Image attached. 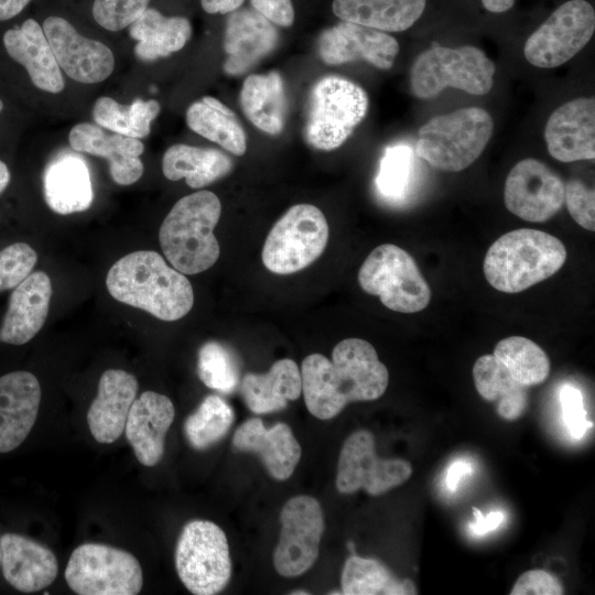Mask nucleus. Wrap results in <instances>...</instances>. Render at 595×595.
<instances>
[{
	"instance_id": "f257e3e1",
	"label": "nucleus",
	"mask_w": 595,
	"mask_h": 595,
	"mask_svg": "<svg viewBox=\"0 0 595 595\" xmlns=\"http://www.w3.org/2000/svg\"><path fill=\"white\" fill-rule=\"evenodd\" d=\"M302 392L309 412L329 420L350 402L380 398L389 382L387 367L374 346L361 338H346L333 349L332 360L311 354L301 366Z\"/></svg>"
},
{
	"instance_id": "f03ea898",
	"label": "nucleus",
	"mask_w": 595,
	"mask_h": 595,
	"mask_svg": "<svg viewBox=\"0 0 595 595\" xmlns=\"http://www.w3.org/2000/svg\"><path fill=\"white\" fill-rule=\"evenodd\" d=\"M106 284L117 301L166 322L184 317L194 303L188 279L155 251L140 250L122 257L109 269Z\"/></svg>"
},
{
	"instance_id": "7ed1b4c3",
	"label": "nucleus",
	"mask_w": 595,
	"mask_h": 595,
	"mask_svg": "<svg viewBox=\"0 0 595 595\" xmlns=\"http://www.w3.org/2000/svg\"><path fill=\"white\" fill-rule=\"evenodd\" d=\"M220 213V201L209 191L195 192L174 204L159 231L161 249L174 269L196 274L215 264L220 250L214 228Z\"/></svg>"
},
{
	"instance_id": "20e7f679",
	"label": "nucleus",
	"mask_w": 595,
	"mask_h": 595,
	"mask_svg": "<svg viewBox=\"0 0 595 595\" xmlns=\"http://www.w3.org/2000/svg\"><path fill=\"white\" fill-rule=\"evenodd\" d=\"M565 260L566 249L559 238L521 228L500 236L489 247L484 274L494 289L518 293L552 277Z\"/></svg>"
},
{
	"instance_id": "39448f33",
	"label": "nucleus",
	"mask_w": 595,
	"mask_h": 595,
	"mask_svg": "<svg viewBox=\"0 0 595 595\" xmlns=\"http://www.w3.org/2000/svg\"><path fill=\"white\" fill-rule=\"evenodd\" d=\"M493 129V118L486 110L457 109L436 116L420 128L415 153L437 170L458 172L478 159Z\"/></svg>"
},
{
	"instance_id": "423d86ee",
	"label": "nucleus",
	"mask_w": 595,
	"mask_h": 595,
	"mask_svg": "<svg viewBox=\"0 0 595 595\" xmlns=\"http://www.w3.org/2000/svg\"><path fill=\"white\" fill-rule=\"evenodd\" d=\"M369 100L356 83L335 75L317 80L309 95L303 137L314 149L339 148L367 115Z\"/></svg>"
},
{
	"instance_id": "0eeeda50",
	"label": "nucleus",
	"mask_w": 595,
	"mask_h": 595,
	"mask_svg": "<svg viewBox=\"0 0 595 595\" xmlns=\"http://www.w3.org/2000/svg\"><path fill=\"white\" fill-rule=\"evenodd\" d=\"M495 64L475 46H434L421 53L411 67L412 94L421 99L435 97L446 87L472 95H485L493 87Z\"/></svg>"
},
{
	"instance_id": "6e6552de",
	"label": "nucleus",
	"mask_w": 595,
	"mask_h": 595,
	"mask_svg": "<svg viewBox=\"0 0 595 595\" xmlns=\"http://www.w3.org/2000/svg\"><path fill=\"white\" fill-rule=\"evenodd\" d=\"M361 289L399 313H416L431 300V290L415 260L402 248L383 244L366 258L358 272Z\"/></svg>"
},
{
	"instance_id": "1a4fd4ad",
	"label": "nucleus",
	"mask_w": 595,
	"mask_h": 595,
	"mask_svg": "<svg viewBox=\"0 0 595 595\" xmlns=\"http://www.w3.org/2000/svg\"><path fill=\"white\" fill-rule=\"evenodd\" d=\"M175 567L192 594L221 592L231 576L229 547L223 529L209 520L186 523L176 543Z\"/></svg>"
},
{
	"instance_id": "9d476101",
	"label": "nucleus",
	"mask_w": 595,
	"mask_h": 595,
	"mask_svg": "<svg viewBox=\"0 0 595 595\" xmlns=\"http://www.w3.org/2000/svg\"><path fill=\"white\" fill-rule=\"evenodd\" d=\"M328 224L311 204L290 207L273 225L262 248L264 267L277 274H291L313 263L325 250Z\"/></svg>"
},
{
	"instance_id": "9b49d317",
	"label": "nucleus",
	"mask_w": 595,
	"mask_h": 595,
	"mask_svg": "<svg viewBox=\"0 0 595 595\" xmlns=\"http://www.w3.org/2000/svg\"><path fill=\"white\" fill-rule=\"evenodd\" d=\"M69 588L79 595H136L143 585L139 561L131 553L101 543H84L65 569Z\"/></svg>"
},
{
	"instance_id": "f8f14e48",
	"label": "nucleus",
	"mask_w": 595,
	"mask_h": 595,
	"mask_svg": "<svg viewBox=\"0 0 595 595\" xmlns=\"http://www.w3.org/2000/svg\"><path fill=\"white\" fill-rule=\"evenodd\" d=\"M595 30L594 8L585 0L561 4L527 40L526 60L541 68L558 67L575 56Z\"/></svg>"
},
{
	"instance_id": "ddd939ff",
	"label": "nucleus",
	"mask_w": 595,
	"mask_h": 595,
	"mask_svg": "<svg viewBox=\"0 0 595 595\" xmlns=\"http://www.w3.org/2000/svg\"><path fill=\"white\" fill-rule=\"evenodd\" d=\"M411 474L412 465L408 461L377 456L372 433L359 430L351 433L342 446L336 488L342 494L364 489L378 496L405 483Z\"/></svg>"
},
{
	"instance_id": "4468645a",
	"label": "nucleus",
	"mask_w": 595,
	"mask_h": 595,
	"mask_svg": "<svg viewBox=\"0 0 595 595\" xmlns=\"http://www.w3.org/2000/svg\"><path fill=\"white\" fill-rule=\"evenodd\" d=\"M281 532L273 553L275 571L284 577H295L316 562L324 532V515L320 502L311 496H296L280 513Z\"/></svg>"
},
{
	"instance_id": "2eb2a0df",
	"label": "nucleus",
	"mask_w": 595,
	"mask_h": 595,
	"mask_svg": "<svg viewBox=\"0 0 595 595\" xmlns=\"http://www.w3.org/2000/svg\"><path fill=\"white\" fill-rule=\"evenodd\" d=\"M507 209L519 218L542 223L553 217L564 204V183L539 160L518 162L509 172L504 188Z\"/></svg>"
},
{
	"instance_id": "dca6fc26",
	"label": "nucleus",
	"mask_w": 595,
	"mask_h": 595,
	"mask_svg": "<svg viewBox=\"0 0 595 595\" xmlns=\"http://www.w3.org/2000/svg\"><path fill=\"white\" fill-rule=\"evenodd\" d=\"M43 31L58 66L72 79L95 84L108 78L115 67L111 50L104 43L80 35L65 19L50 17Z\"/></svg>"
},
{
	"instance_id": "f3484780",
	"label": "nucleus",
	"mask_w": 595,
	"mask_h": 595,
	"mask_svg": "<svg viewBox=\"0 0 595 595\" xmlns=\"http://www.w3.org/2000/svg\"><path fill=\"white\" fill-rule=\"evenodd\" d=\"M317 51L328 65L363 60L377 68L389 69L399 53V44L382 31L342 21L320 34Z\"/></svg>"
},
{
	"instance_id": "a211bd4d",
	"label": "nucleus",
	"mask_w": 595,
	"mask_h": 595,
	"mask_svg": "<svg viewBox=\"0 0 595 595\" xmlns=\"http://www.w3.org/2000/svg\"><path fill=\"white\" fill-rule=\"evenodd\" d=\"M544 140L551 156L561 162L595 158V101L576 98L556 108L549 117Z\"/></svg>"
},
{
	"instance_id": "6ab92c4d",
	"label": "nucleus",
	"mask_w": 595,
	"mask_h": 595,
	"mask_svg": "<svg viewBox=\"0 0 595 595\" xmlns=\"http://www.w3.org/2000/svg\"><path fill=\"white\" fill-rule=\"evenodd\" d=\"M279 42L273 23L258 11L237 9L227 18L224 32V72L241 75L269 55Z\"/></svg>"
},
{
	"instance_id": "aec40b11",
	"label": "nucleus",
	"mask_w": 595,
	"mask_h": 595,
	"mask_svg": "<svg viewBox=\"0 0 595 595\" xmlns=\"http://www.w3.org/2000/svg\"><path fill=\"white\" fill-rule=\"evenodd\" d=\"M41 387L23 370L0 377V453L19 447L31 432L39 413Z\"/></svg>"
},
{
	"instance_id": "412c9836",
	"label": "nucleus",
	"mask_w": 595,
	"mask_h": 595,
	"mask_svg": "<svg viewBox=\"0 0 595 595\" xmlns=\"http://www.w3.org/2000/svg\"><path fill=\"white\" fill-rule=\"evenodd\" d=\"M174 415V405L164 394L145 391L133 401L125 430L127 440L142 465L151 467L162 459L165 435Z\"/></svg>"
},
{
	"instance_id": "4be33fe9",
	"label": "nucleus",
	"mask_w": 595,
	"mask_h": 595,
	"mask_svg": "<svg viewBox=\"0 0 595 595\" xmlns=\"http://www.w3.org/2000/svg\"><path fill=\"white\" fill-rule=\"evenodd\" d=\"M232 446L239 452L257 454L268 473L278 480L288 479L301 458V446L291 428L279 422L267 429L259 418H251L238 426Z\"/></svg>"
},
{
	"instance_id": "5701e85b",
	"label": "nucleus",
	"mask_w": 595,
	"mask_h": 595,
	"mask_svg": "<svg viewBox=\"0 0 595 595\" xmlns=\"http://www.w3.org/2000/svg\"><path fill=\"white\" fill-rule=\"evenodd\" d=\"M137 392L133 375L121 369H108L101 375L97 396L87 412V423L97 442L110 444L119 439Z\"/></svg>"
},
{
	"instance_id": "b1692460",
	"label": "nucleus",
	"mask_w": 595,
	"mask_h": 595,
	"mask_svg": "<svg viewBox=\"0 0 595 595\" xmlns=\"http://www.w3.org/2000/svg\"><path fill=\"white\" fill-rule=\"evenodd\" d=\"M68 141L75 151L107 159L110 175L119 185H131L143 174L140 155L144 144L139 139L109 134L98 126L83 122L72 128Z\"/></svg>"
},
{
	"instance_id": "393cba45",
	"label": "nucleus",
	"mask_w": 595,
	"mask_h": 595,
	"mask_svg": "<svg viewBox=\"0 0 595 595\" xmlns=\"http://www.w3.org/2000/svg\"><path fill=\"white\" fill-rule=\"evenodd\" d=\"M0 542L2 573L12 587L33 593L54 582L57 560L47 547L17 533L3 534Z\"/></svg>"
},
{
	"instance_id": "a878e982",
	"label": "nucleus",
	"mask_w": 595,
	"mask_h": 595,
	"mask_svg": "<svg viewBox=\"0 0 595 595\" xmlns=\"http://www.w3.org/2000/svg\"><path fill=\"white\" fill-rule=\"evenodd\" d=\"M52 296V284L43 271L30 273L14 288L0 327V342L23 345L43 327Z\"/></svg>"
},
{
	"instance_id": "bb28decb",
	"label": "nucleus",
	"mask_w": 595,
	"mask_h": 595,
	"mask_svg": "<svg viewBox=\"0 0 595 595\" xmlns=\"http://www.w3.org/2000/svg\"><path fill=\"white\" fill-rule=\"evenodd\" d=\"M3 45L12 60L23 65L32 80L40 89L60 93L64 88V79L40 24L25 20L21 26L8 30L3 35Z\"/></svg>"
},
{
	"instance_id": "cd10ccee",
	"label": "nucleus",
	"mask_w": 595,
	"mask_h": 595,
	"mask_svg": "<svg viewBox=\"0 0 595 595\" xmlns=\"http://www.w3.org/2000/svg\"><path fill=\"white\" fill-rule=\"evenodd\" d=\"M43 185L46 204L57 214L83 212L93 203L89 170L79 155L55 158L45 170Z\"/></svg>"
},
{
	"instance_id": "c85d7f7f",
	"label": "nucleus",
	"mask_w": 595,
	"mask_h": 595,
	"mask_svg": "<svg viewBox=\"0 0 595 595\" xmlns=\"http://www.w3.org/2000/svg\"><path fill=\"white\" fill-rule=\"evenodd\" d=\"M240 392L256 414L283 410L289 400H296L302 393L301 370L292 359L277 360L266 374H246Z\"/></svg>"
},
{
	"instance_id": "c756f323",
	"label": "nucleus",
	"mask_w": 595,
	"mask_h": 595,
	"mask_svg": "<svg viewBox=\"0 0 595 595\" xmlns=\"http://www.w3.org/2000/svg\"><path fill=\"white\" fill-rule=\"evenodd\" d=\"M240 106L258 129L279 134L285 125L288 101L284 84L277 72L248 76L240 90Z\"/></svg>"
},
{
	"instance_id": "7c9ffc66",
	"label": "nucleus",
	"mask_w": 595,
	"mask_h": 595,
	"mask_svg": "<svg viewBox=\"0 0 595 595\" xmlns=\"http://www.w3.org/2000/svg\"><path fill=\"white\" fill-rule=\"evenodd\" d=\"M426 0H334V14L342 21L378 31L401 32L414 24Z\"/></svg>"
},
{
	"instance_id": "2f4dec72",
	"label": "nucleus",
	"mask_w": 595,
	"mask_h": 595,
	"mask_svg": "<svg viewBox=\"0 0 595 595\" xmlns=\"http://www.w3.org/2000/svg\"><path fill=\"white\" fill-rule=\"evenodd\" d=\"M129 34L137 41V57L151 62L183 48L192 34V26L186 18L165 17L156 9L148 8L129 25Z\"/></svg>"
},
{
	"instance_id": "473e14b6",
	"label": "nucleus",
	"mask_w": 595,
	"mask_h": 595,
	"mask_svg": "<svg viewBox=\"0 0 595 595\" xmlns=\"http://www.w3.org/2000/svg\"><path fill=\"white\" fill-rule=\"evenodd\" d=\"M232 166V160L217 149L187 144L170 147L162 158L164 176L171 181L184 177L192 188H202L226 176Z\"/></svg>"
},
{
	"instance_id": "72a5a7b5",
	"label": "nucleus",
	"mask_w": 595,
	"mask_h": 595,
	"mask_svg": "<svg viewBox=\"0 0 595 595\" xmlns=\"http://www.w3.org/2000/svg\"><path fill=\"white\" fill-rule=\"evenodd\" d=\"M475 388L489 402L497 401V413L505 420L519 419L528 408V388L516 381L493 354L480 356L473 367Z\"/></svg>"
},
{
	"instance_id": "f704fd0d",
	"label": "nucleus",
	"mask_w": 595,
	"mask_h": 595,
	"mask_svg": "<svg viewBox=\"0 0 595 595\" xmlns=\"http://www.w3.org/2000/svg\"><path fill=\"white\" fill-rule=\"evenodd\" d=\"M186 123L197 134L219 144L235 155L247 150L246 133L235 112L218 99L205 96L186 111Z\"/></svg>"
},
{
	"instance_id": "c9c22d12",
	"label": "nucleus",
	"mask_w": 595,
	"mask_h": 595,
	"mask_svg": "<svg viewBox=\"0 0 595 595\" xmlns=\"http://www.w3.org/2000/svg\"><path fill=\"white\" fill-rule=\"evenodd\" d=\"M344 595H408L416 594L410 580H399L376 559L351 554L345 562L342 576Z\"/></svg>"
},
{
	"instance_id": "e433bc0d",
	"label": "nucleus",
	"mask_w": 595,
	"mask_h": 595,
	"mask_svg": "<svg viewBox=\"0 0 595 595\" xmlns=\"http://www.w3.org/2000/svg\"><path fill=\"white\" fill-rule=\"evenodd\" d=\"M156 100L137 99L131 105H121L110 97H100L93 108L96 123L122 136L141 139L151 130L152 120L160 112Z\"/></svg>"
},
{
	"instance_id": "4c0bfd02",
	"label": "nucleus",
	"mask_w": 595,
	"mask_h": 595,
	"mask_svg": "<svg viewBox=\"0 0 595 595\" xmlns=\"http://www.w3.org/2000/svg\"><path fill=\"white\" fill-rule=\"evenodd\" d=\"M493 355L505 365L516 381L527 388L538 386L549 377L548 355L529 338H504L497 343Z\"/></svg>"
},
{
	"instance_id": "58836bf2",
	"label": "nucleus",
	"mask_w": 595,
	"mask_h": 595,
	"mask_svg": "<svg viewBox=\"0 0 595 595\" xmlns=\"http://www.w3.org/2000/svg\"><path fill=\"white\" fill-rule=\"evenodd\" d=\"M234 420L231 407L221 397L210 394L186 418L184 434L193 448L203 451L219 442Z\"/></svg>"
},
{
	"instance_id": "ea45409f",
	"label": "nucleus",
	"mask_w": 595,
	"mask_h": 595,
	"mask_svg": "<svg viewBox=\"0 0 595 595\" xmlns=\"http://www.w3.org/2000/svg\"><path fill=\"white\" fill-rule=\"evenodd\" d=\"M197 374L206 387L226 394L234 392L240 382L235 354L218 342H207L199 348Z\"/></svg>"
},
{
	"instance_id": "a19ab883",
	"label": "nucleus",
	"mask_w": 595,
	"mask_h": 595,
	"mask_svg": "<svg viewBox=\"0 0 595 595\" xmlns=\"http://www.w3.org/2000/svg\"><path fill=\"white\" fill-rule=\"evenodd\" d=\"M414 154L407 144L388 147L380 160L376 187L379 194L391 202L402 201L412 182Z\"/></svg>"
},
{
	"instance_id": "79ce46f5",
	"label": "nucleus",
	"mask_w": 595,
	"mask_h": 595,
	"mask_svg": "<svg viewBox=\"0 0 595 595\" xmlns=\"http://www.w3.org/2000/svg\"><path fill=\"white\" fill-rule=\"evenodd\" d=\"M36 251L24 242H17L0 251V292L17 288L33 270Z\"/></svg>"
},
{
	"instance_id": "37998d69",
	"label": "nucleus",
	"mask_w": 595,
	"mask_h": 595,
	"mask_svg": "<svg viewBox=\"0 0 595 595\" xmlns=\"http://www.w3.org/2000/svg\"><path fill=\"white\" fill-rule=\"evenodd\" d=\"M150 0H95L93 17L109 31H120L134 22L147 9Z\"/></svg>"
},
{
	"instance_id": "c03bdc74",
	"label": "nucleus",
	"mask_w": 595,
	"mask_h": 595,
	"mask_svg": "<svg viewBox=\"0 0 595 595\" xmlns=\"http://www.w3.org/2000/svg\"><path fill=\"white\" fill-rule=\"evenodd\" d=\"M564 202L571 217L583 228L595 230V193L578 180L564 185Z\"/></svg>"
},
{
	"instance_id": "a18cd8bd",
	"label": "nucleus",
	"mask_w": 595,
	"mask_h": 595,
	"mask_svg": "<svg viewBox=\"0 0 595 595\" xmlns=\"http://www.w3.org/2000/svg\"><path fill=\"white\" fill-rule=\"evenodd\" d=\"M560 401L570 434L577 440L583 437L593 424L586 419L582 392L576 387L566 385L561 389Z\"/></svg>"
},
{
	"instance_id": "49530a36",
	"label": "nucleus",
	"mask_w": 595,
	"mask_h": 595,
	"mask_svg": "<svg viewBox=\"0 0 595 595\" xmlns=\"http://www.w3.org/2000/svg\"><path fill=\"white\" fill-rule=\"evenodd\" d=\"M564 588L560 580L544 570H530L516 581L511 595H561Z\"/></svg>"
},
{
	"instance_id": "de8ad7c7",
	"label": "nucleus",
	"mask_w": 595,
	"mask_h": 595,
	"mask_svg": "<svg viewBox=\"0 0 595 595\" xmlns=\"http://www.w3.org/2000/svg\"><path fill=\"white\" fill-rule=\"evenodd\" d=\"M253 9L270 22L291 26L294 22V8L291 0H250Z\"/></svg>"
},
{
	"instance_id": "09e8293b",
	"label": "nucleus",
	"mask_w": 595,
	"mask_h": 595,
	"mask_svg": "<svg viewBox=\"0 0 595 595\" xmlns=\"http://www.w3.org/2000/svg\"><path fill=\"white\" fill-rule=\"evenodd\" d=\"M474 521L468 523L469 530L476 536H484L496 530L504 521L505 515L501 511H490L484 516L479 509L473 508Z\"/></svg>"
},
{
	"instance_id": "8fccbe9b",
	"label": "nucleus",
	"mask_w": 595,
	"mask_h": 595,
	"mask_svg": "<svg viewBox=\"0 0 595 595\" xmlns=\"http://www.w3.org/2000/svg\"><path fill=\"white\" fill-rule=\"evenodd\" d=\"M244 0H201L202 8L207 13H230L240 8Z\"/></svg>"
},
{
	"instance_id": "3c124183",
	"label": "nucleus",
	"mask_w": 595,
	"mask_h": 595,
	"mask_svg": "<svg viewBox=\"0 0 595 595\" xmlns=\"http://www.w3.org/2000/svg\"><path fill=\"white\" fill-rule=\"evenodd\" d=\"M472 472L470 465L465 461L454 462L447 472L446 485L448 489L455 491L461 479Z\"/></svg>"
},
{
	"instance_id": "603ef678",
	"label": "nucleus",
	"mask_w": 595,
	"mask_h": 595,
	"mask_svg": "<svg viewBox=\"0 0 595 595\" xmlns=\"http://www.w3.org/2000/svg\"><path fill=\"white\" fill-rule=\"evenodd\" d=\"M31 0H0V21L18 15Z\"/></svg>"
},
{
	"instance_id": "864d4df0",
	"label": "nucleus",
	"mask_w": 595,
	"mask_h": 595,
	"mask_svg": "<svg viewBox=\"0 0 595 595\" xmlns=\"http://www.w3.org/2000/svg\"><path fill=\"white\" fill-rule=\"evenodd\" d=\"M483 6L490 12L501 13L509 10L515 0H482Z\"/></svg>"
},
{
	"instance_id": "5fc2aeb1",
	"label": "nucleus",
	"mask_w": 595,
	"mask_h": 595,
	"mask_svg": "<svg viewBox=\"0 0 595 595\" xmlns=\"http://www.w3.org/2000/svg\"><path fill=\"white\" fill-rule=\"evenodd\" d=\"M10 178H11V175H10V171L7 164L0 160V194L9 185Z\"/></svg>"
},
{
	"instance_id": "6e6d98bb",
	"label": "nucleus",
	"mask_w": 595,
	"mask_h": 595,
	"mask_svg": "<svg viewBox=\"0 0 595 595\" xmlns=\"http://www.w3.org/2000/svg\"><path fill=\"white\" fill-rule=\"evenodd\" d=\"M291 594H292V595H300V594L309 595L310 593L306 592V591L299 589V591L292 592Z\"/></svg>"
},
{
	"instance_id": "4d7b16f0",
	"label": "nucleus",
	"mask_w": 595,
	"mask_h": 595,
	"mask_svg": "<svg viewBox=\"0 0 595 595\" xmlns=\"http://www.w3.org/2000/svg\"><path fill=\"white\" fill-rule=\"evenodd\" d=\"M2 109H3V102H2V100L0 99V112H1Z\"/></svg>"
},
{
	"instance_id": "13d9d810",
	"label": "nucleus",
	"mask_w": 595,
	"mask_h": 595,
	"mask_svg": "<svg viewBox=\"0 0 595 595\" xmlns=\"http://www.w3.org/2000/svg\"><path fill=\"white\" fill-rule=\"evenodd\" d=\"M1 554H2V551H1V542H0V565H1Z\"/></svg>"
}]
</instances>
